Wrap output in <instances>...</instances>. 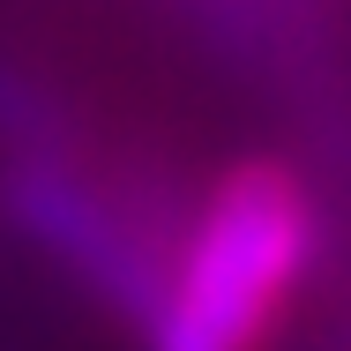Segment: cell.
<instances>
[{"label": "cell", "instance_id": "1", "mask_svg": "<svg viewBox=\"0 0 351 351\" xmlns=\"http://www.w3.org/2000/svg\"><path fill=\"white\" fill-rule=\"evenodd\" d=\"M322 254V210L306 180L277 157L217 172L180 247L165 254L142 351H269L306 269Z\"/></svg>", "mask_w": 351, "mask_h": 351}, {"label": "cell", "instance_id": "2", "mask_svg": "<svg viewBox=\"0 0 351 351\" xmlns=\"http://www.w3.org/2000/svg\"><path fill=\"white\" fill-rule=\"evenodd\" d=\"M0 210L15 217V232L53 254L105 314H120L128 329L149 322L157 306V284H165V247L149 239V224L128 210V195L90 172L75 149L60 142H23L8 149V172H0Z\"/></svg>", "mask_w": 351, "mask_h": 351}]
</instances>
